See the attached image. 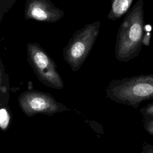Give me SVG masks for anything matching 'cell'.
I'll return each mask as SVG.
<instances>
[{"label":"cell","mask_w":153,"mask_h":153,"mask_svg":"<svg viewBox=\"0 0 153 153\" xmlns=\"http://www.w3.org/2000/svg\"><path fill=\"white\" fill-rule=\"evenodd\" d=\"M143 4V0H137L119 27L115 46V57L119 62L131 60L142 49L145 35Z\"/></svg>","instance_id":"1"},{"label":"cell","mask_w":153,"mask_h":153,"mask_svg":"<svg viewBox=\"0 0 153 153\" xmlns=\"http://www.w3.org/2000/svg\"><path fill=\"white\" fill-rule=\"evenodd\" d=\"M106 96L116 103L137 108L142 102L153 99V74L114 79L106 88Z\"/></svg>","instance_id":"2"},{"label":"cell","mask_w":153,"mask_h":153,"mask_svg":"<svg viewBox=\"0 0 153 153\" xmlns=\"http://www.w3.org/2000/svg\"><path fill=\"white\" fill-rule=\"evenodd\" d=\"M100 22L85 26L71 42L66 52V60L74 69L78 68L88 55L98 36Z\"/></svg>","instance_id":"3"},{"label":"cell","mask_w":153,"mask_h":153,"mask_svg":"<svg viewBox=\"0 0 153 153\" xmlns=\"http://www.w3.org/2000/svg\"><path fill=\"white\" fill-rule=\"evenodd\" d=\"M22 111L29 117L38 114L49 115L68 111V108L56 101L50 94L38 91H27L19 98Z\"/></svg>","instance_id":"4"},{"label":"cell","mask_w":153,"mask_h":153,"mask_svg":"<svg viewBox=\"0 0 153 153\" xmlns=\"http://www.w3.org/2000/svg\"><path fill=\"white\" fill-rule=\"evenodd\" d=\"M28 52L32 65L39 79L53 88H62L63 82L56 70L54 63L45 52L35 44L28 45Z\"/></svg>","instance_id":"5"},{"label":"cell","mask_w":153,"mask_h":153,"mask_svg":"<svg viewBox=\"0 0 153 153\" xmlns=\"http://www.w3.org/2000/svg\"><path fill=\"white\" fill-rule=\"evenodd\" d=\"M54 11L50 10V7L42 1H32L27 8L29 16L40 21H50L54 17Z\"/></svg>","instance_id":"6"},{"label":"cell","mask_w":153,"mask_h":153,"mask_svg":"<svg viewBox=\"0 0 153 153\" xmlns=\"http://www.w3.org/2000/svg\"><path fill=\"white\" fill-rule=\"evenodd\" d=\"M10 121V115L8 111L5 108L0 109V127L5 130L8 126Z\"/></svg>","instance_id":"7"},{"label":"cell","mask_w":153,"mask_h":153,"mask_svg":"<svg viewBox=\"0 0 153 153\" xmlns=\"http://www.w3.org/2000/svg\"><path fill=\"white\" fill-rule=\"evenodd\" d=\"M143 118H153V102L140 109Z\"/></svg>","instance_id":"8"},{"label":"cell","mask_w":153,"mask_h":153,"mask_svg":"<svg viewBox=\"0 0 153 153\" xmlns=\"http://www.w3.org/2000/svg\"><path fill=\"white\" fill-rule=\"evenodd\" d=\"M142 120L143 128L148 133L153 136V119L142 118Z\"/></svg>","instance_id":"9"},{"label":"cell","mask_w":153,"mask_h":153,"mask_svg":"<svg viewBox=\"0 0 153 153\" xmlns=\"http://www.w3.org/2000/svg\"><path fill=\"white\" fill-rule=\"evenodd\" d=\"M140 153H153V145L145 142L143 143Z\"/></svg>","instance_id":"10"},{"label":"cell","mask_w":153,"mask_h":153,"mask_svg":"<svg viewBox=\"0 0 153 153\" xmlns=\"http://www.w3.org/2000/svg\"><path fill=\"white\" fill-rule=\"evenodd\" d=\"M151 37V34L148 32L145 33L144 37H143V44L145 45L148 46L149 44V39Z\"/></svg>","instance_id":"11"},{"label":"cell","mask_w":153,"mask_h":153,"mask_svg":"<svg viewBox=\"0 0 153 153\" xmlns=\"http://www.w3.org/2000/svg\"><path fill=\"white\" fill-rule=\"evenodd\" d=\"M152 119H153V118H152Z\"/></svg>","instance_id":"12"}]
</instances>
